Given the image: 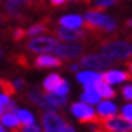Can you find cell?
Instances as JSON below:
<instances>
[{
  "label": "cell",
  "instance_id": "6da1fadb",
  "mask_svg": "<svg viewBox=\"0 0 132 132\" xmlns=\"http://www.w3.org/2000/svg\"><path fill=\"white\" fill-rule=\"evenodd\" d=\"M85 19V27L94 33L96 37L101 34H107V33H113L117 28V21L110 16L102 11H96V9H90L83 15Z\"/></svg>",
  "mask_w": 132,
  "mask_h": 132
},
{
  "label": "cell",
  "instance_id": "7a4b0ae2",
  "mask_svg": "<svg viewBox=\"0 0 132 132\" xmlns=\"http://www.w3.org/2000/svg\"><path fill=\"white\" fill-rule=\"evenodd\" d=\"M101 54L108 60L114 61H128L132 56V45L120 39H110L101 43Z\"/></svg>",
  "mask_w": 132,
  "mask_h": 132
},
{
  "label": "cell",
  "instance_id": "3957f363",
  "mask_svg": "<svg viewBox=\"0 0 132 132\" xmlns=\"http://www.w3.org/2000/svg\"><path fill=\"white\" fill-rule=\"evenodd\" d=\"M58 45H60V40L55 36H46L45 34V36H39V37H34V39H30L27 42V45H25V48L31 54L42 55V54L54 52Z\"/></svg>",
  "mask_w": 132,
  "mask_h": 132
},
{
  "label": "cell",
  "instance_id": "277c9868",
  "mask_svg": "<svg viewBox=\"0 0 132 132\" xmlns=\"http://www.w3.org/2000/svg\"><path fill=\"white\" fill-rule=\"evenodd\" d=\"M70 114L74 119H77L80 123H101L94 107L82 101H76L70 105Z\"/></svg>",
  "mask_w": 132,
  "mask_h": 132
},
{
  "label": "cell",
  "instance_id": "5b68a950",
  "mask_svg": "<svg viewBox=\"0 0 132 132\" xmlns=\"http://www.w3.org/2000/svg\"><path fill=\"white\" fill-rule=\"evenodd\" d=\"M113 61L108 60L107 56H104L102 54H88L83 55L80 58L79 65L86 68V70H94V71H102L113 67Z\"/></svg>",
  "mask_w": 132,
  "mask_h": 132
},
{
  "label": "cell",
  "instance_id": "8992f818",
  "mask_svg": "<svg viewBox=\"0 0 132 132\" xmlns=\"http://www.w3.org/2000/svg\"><path fill=\"white\" fill-rule=\"evenodd\" d=\"M85 46L79 43H60L54 51V55L61 61H74L85 55Z\"/></svg>",
  "mask_w": 132,
  "mask_h": 132
},
{
  "label": "cell",
  "instance_id": "52a82bcc",
  "mask_svg": "<svg viewBox=\"0 0 132 132\" xmlns=\"http://www.w3.org/2000/svg\"><path fill=\"white\" fill-rule=\"evenodd\" d=\"M68 125L60 113L54 111H45L42 114V131L43 132H62Z\"/></svg>",
  "mask_w": 132,
  "mask_h": 132
},
{
  "label": "cell",
  "instance_id": "ba28073f",
  "mask_svg": "<svg viewBox=\"0 0 132 132\" xmlns=\"http://www.w3.org/2000/svg\"><path fill=\"white\" fill-rule=\"evenodd\" d=\"M100 125L107 132H132V123L123 119L122 116H113L105 120H101Z\"/></svg>",
  "mask_w": 132,
  "mask_h": 132
},
{
  "label": "cell",
  "instance_id": "9c48e42d",
  "mask_svg": "<svg viewBox=\"0 0 132 132\" xmlns=\"http://www.w3.org/2000/svg\"><path fill=\"white\" fill-rule=\"evenodd\" d=\"M102 76L104 73L101 71H94V70H82V71H77L76 74V79L77 82L85 89H95V86L100 82H102Z\"/></svg>",
  "mask_w": 132,
  "mask_h": 132
},
{
  "label": "cell",
  "instance_id": "30bf717a",
  "mask_svg": "<svg viewBox=\"0 0 132 132\" xmlns=\"http://www.w3.org/2000/svg\"><path fill=\"white\" fill-rule=\"evenodd\" d=\"M55 37L58 40H62V42H67V43H76V42H80V40H85L88 37V33L83 28H80V30H71V28L58 27L55 30Z\"/></svg>",
  "mask_w": 132,
  "mask_h": 132
},
{
  "label": "cell",
  "instance_id": "8fae6325",
  "mask_svg": "<svg viewBox=\"0 0 132 132\" xmlns=\"http://www.w3.org/2000/svg\"><path fill=\"white\" fill-rule=\"evenodd\" d=\"M27 96H28V100H30L36 107L42 108V110H45V111H54V113H58V111L48 102L46 96H45V92H40V90L36 89V88H31V89H28V92H27Z\"/></svg>",
  "mask_w": 132,
  "mask_h": 132
},
{
  "label": "cell",
  "instance_id": "7c38bea8",
  "mask_svg": "<svg viewBox=\"0 0 132 132\" xmlns=\"http://www.w3.org/2000/svg\"><path fill=\"white\" fill-rule=\"evenodd\" d=\"M58 25L60 27H64V28L80 30L82 27H85V19L79 13H67V15H62L58 19Z\"/></svg>",
  "mask_w": 132,
  "mask_h": 132
},
{
  "label": "cell",
  "instance_id": "4fadbf2b",
  "mask_svg": "<svg viewBox=\"0 0 132 132\" xmlns=\"http://www.w3.org/2000/svg\"><path fill=\"white\" fill-rule=\"evenodd\" d=\"M33 64H34L36 68H55V67L62 65V61L52 54H42L34 58Z\"/></svg>",
  "mask_w": 132,
  "mask_h": 132
},
{
  "label": "cell",
  "instance_id": "5bb4252c",
  "mask_svg": "<svg viewBox=\"0 0 132 132\" xmlns=\"http://www.w3.org/2000/svg\"><path fill=\"white\" fill-rule=\"evenodd\" d=\"M131 76H129V73L125 71V70H107V71L104 73V76H102V80L108 83L110 86H113V85H120L123 83V82H128V80H131Z\"/></svg>",
  "mask_w": 132,
  "mask_h": 132
},
{
  "label": "cell",
  "instance_id": "9a60e30c",
  "mask_svg": "<svg viewBox=\"0 0 132 132\" xmlns=\"http://www.w3.org/2000/svg\"><path fill=\"white\" fill-rule=\"evenodd\" d=\"M117 105L114 104L113 101L110 100H104L100 104H96V116L100 117V120H105L108 117H113V116H117Z\"/></svg>",
  "mask_w": 132,
  "mask_h": 132
},
{
  "label": "cell",
  "instance_id": "2e32d148",
  "mask_svg": "<svg viewBox=\"0 0 132 132\" xmlns=\"http://www.w3.org/2000/svg\"><path fill=\"white\" fill-rule=\"evenodd\" d=\"M0 125L3 126L5 129H12V131H16L21 123H19V119L15 111H5L0 117Z\"/></svg>",
  "mask_w": 132,
  "mask_h": 132
},
{
  "label": "cell",
  "instance_id": "e0dca14e",
  "mask_svg": "<svg viewBox=\"0 0 132 132\" xmlns=\"http://www.w3.org/2000/svg\"><path fill=\"white\" fill-rule=\"evenodd\" d=\"M62 80H64V79L61 77V74H58V73H49L48 76L43 79L42 88H43L45 92H54V90L62 83Z\"/></svg>",
  "mask_w": 132,
  "mask_h": 132
},
{
  "label": "cell",
  "instance_id": "ac0fdd59",
  "mask_svg": "<svg viewBox=\"0 0 132 132\" xmlns=\"http://www.w3.org/2000/svg\"><path fill=\"white\" fill-rule=\"evenodd\" d=\"M49 30L48 21H42V22H36V24L30 25L27 30H25V36L30 37V39H34V37L39 36H45V33Z\"/></svg>",
  "mask_w": 132,
  "mask_h": 132
},
{
  "label": "cell",
  "instance_id": "d6986e66",
  "mask_svg": "<svg viewBox=\"0 0 132 132\" xmlns=\"http://www.w3.org/2000/svg\"><path fill=\"white\" fill-rule=\"evenodd\" d=\"M79 100L85 104H88V105H96V104H100L101 102V96L100 94L96 92V89H85L80 96H79Z\"/></svg>",
  "mask_w": 132,
  "mask_h": 132
},
{
  "label": "cell",
  "instance_id": "ffe728a7",
  "mask_svg": "<svg viewBox=\"0 0 132 132\" xmlns=\"http://www.w3.org/2000/svg\"><path fill=\"white\" fill-rule=\"evenodd\" d=\"M45 96H46L48 102L56 110V111H60V108H62V107L67 105V96L55 95V94H52V92H45Z\"/></svg>",
  "mask_w": 132,
  "mask_h": 132
},
{
  "label": "cell",
  "instance_id": "44dd1931",
  "mask_svg": "<svg viewBox=\"0 0 132 132\" xmlns=\"http://www.w3.org/2000/svg\"><path fill=\"white\" fill-rule=\"evenodd\" d=\"M15 113L18 116L21 125H34V123H36V116H34L33 111H30L28 108H18Z\"/></svg>",
  "mask_w": 132,
  "mask_h": 132
},
{
  "label": "cell",
  "instance_id": "7402d4cb",
  "mask_svg": "<svg viewBox=\"0 0 132 132\" xmlns=\"http://www.w3.org/2000/svg\"><path fill=\"white\" fill-rule=\"evenodd\" d=\"M5 12L11 18H21L22 16V5L7 0L6 3H5Z\"/></svg>",
  "mask_w": 132,
  "mask_h": 132
},
{
  "label": "cell",
  "instance_id": "603a6c76",
  "mask_svg": "<svg viewBox=\"0 0 132 132\" xmlns=\"http://www.w3.org/2000/svg\"><path fill=\"white\" fill-rule=\"evenodd\" d=\"M95 89H96V92L100 94V96H101L102 100H111V98L116 96V90H114L108 83H105L104 80L96 85Z\"/></svg>",
  "mask_w": 132,
  "mask_h": 132
},
{
  "label": "cell",
  "instance_id": "cb8c5ba5",
  "mask_svg": "<svg viewBox=\"0 0 132 132\" xmlns=\"http://www.w3.org/2000/svg\"><path fill=\"white\" fill-rule=\"evenodd\" d=\"M120 0H90L94 9L96 11H102V9H107V7H111L114 5H117Z\"/></svg>",
  "mask_w": 132,
  "mask_h": 132
},
{
  "label": "cell",
  "instance_id": "d4e9b609",
  "mask_svg": "<svg viewBox=\"0 0 132 132\" xmlns=\"http://www.w3.org/2000/svg\"><path fill=\"white\" fill-rule=\"evenodd\" d=\"M68 92H70V83L67 82L65 79L62 80V83L56 88V89L52 92V94H55V95H60V96H67L68 95Z\"/></svg>",
  "mask_w": 132,
  "mask_h": 132
},
{
  "label": "cell",
  "instance_id": "484cf974",
  "mask_svg": "<svg viewBox=\"0 0 132 132\" xmlns=\"http://www.w3.org/2000/svg\"><path fill=\"white\" fill-rule=\"evenodd\" d=\"M120 116L132 123V102H128L125 105H122V108H120Z\"/></svg>",
  "mask_w": 132,
  "mask_h": 132
},
{
  "label": "cell",
  "instance_id": "4316f807",
  "mask_svg": "<svg viewBox=\"0 0 132 132\" xmlns=\"http://www.w3.org/2000/svg\"><path fill=\"white\" fill-rule=\"evenodd\" d=\"M15 132H43V131L37 123H34V125H21Z\"/></svg>",
  "mask_w": 132,
  "mask_h": 132
},
{
  "label": "cell",
  "instance_id": "83f0119b",
  "mask_svg": "<svg viewBox=\"0 0 132 132\" xmlns=\"http://www.w3.org/2000/svg\"><path fill=\"white\" fill-rule=\"evenodd\" d=\"M12 40H15V42H19V40H22L25 37V30L24 28H19V27H16V28H13L12 30Z\"/></svg>",
  "mask_w": 132,
  "mask_h": 132
},
{
  "label": "cell",
  "instance_id": "f1b7e54d",
  "mask_svg": "<svg viewBox=\"0 0 132 132\" xmlns=\"http://www.w3.org/2000/svg\"><path fill=\"white\" fill-rule=\"evenodd\" d=\"M122 96L125 98L126 101L132 102V83L125 85V86L122 88Z\"/></svg>",
  "mask_w": 132,
  "mask_h": 132
},
{
  "label": "cell",
  "instance_id": "f546056e",
  "mask_svg": "<svg viewBox=\"0 0 132 132\" xmlns=\"http://www.w3.org/2000/svg\"><path fill=\"white\" fill-rule=\"evenodd\" d=\"M11 100H12L11 95H7V94H5V92H0V108H3V110H5Z\"/></svg>",
  "mask_w": 132,
  "mask_h": 132
},
{
  "label": "cell",
  "instance_id": "4dcf8cb0",
  "mask_svg": "<svg viewBox=\"0 0 132 132\" xmlns=\"http://www.w3.org/2000/svg\"><path fill=\"white\" fill-rule=\"evenodd\" d=\"M12 86H13V89H15V90H21L25 86V80L22 77L13 79V80H12Z\"/></svg>",
  "mask_w": 132,
  "mask_h": 132
},
{
  "label": "cell",
  "instance_id": "1f68e13d",
  "mask_svg": "<svg viewBox=\"0 0 132 132\" xmlns=\"http://www.w3.org/2000/svg\"><path fill=\"white\" fill-rule=\"evenodd\" d=\"M16 110H18V104H16V101H13V100H11L9 104L6 105V108H5V111H16Z\"/></svg>",
  "mask_w": 132,
  "mask_h": 132
},
{
  "label": "cell",
  "instance_id": "d6a6232c",
  "mask_svg": "<svg viewBox=\"0 0 132 132\" xmlns=\"http://www.w3.org/2000/svg\"><path fill=\"white\" fill-rule=\"evenodd\" d=\"M43 2H45V0H25V3H27L28 6H31V7H34V6H42Z\"/></svg>",
  "mask_w": 132,
  "mask_h": 132
},
{
  "label": "cell",
  "instance_id": "836d02e7",
  "mask_svg": "<svg viewBox=\"0 0 132 132\" xmlns=\"http://www.w3.org/2000/svg\"><path fill=\"white\" fill-rule=\"evenodd\" d=\"M49 2H51V5H52V6H62L67 0H49Z\"/></svg>",
  "mask_w": 132,
  "mask_h": 132
},
{
  "label": "cell",
  "instance_id": "e575fe53",
  "mask_svg": "<svg viewBox=\"0 0 132 132\" xmlns=\"http://www.w3.org/2000/svg\"><path fill=\"white\" fill-rule=\"evenodd\" d=\"M62 132H77V131H76V128H74L73 125H70V123H68V125L65 126V129H64Z\"/></svg>",
  "mask_w": 132,
  "mask_h": 132
},
{
  "label": "cell",
  "instance_id": "d590c367",
  "mask_svg": "<svg viewBox=\"0 0 132 132\" xmlns=\"http://www.w3.org/2000/svg\"><path fill=\"white\" fill-rule=\"evenodd\" d=\"M68 68H70V71H76V73H77L79 68H80V65H79V64H71Z\"/></svg>",
  "mask_w": 132,
  "mask_h": 132
},
{
  "label": "cell",
  "instance_id": "8d00e7d4",
  "mask_svg": "<svg viewBox=\"0 0 132 132\" xmlns=\"http://www.w3.org/2000/svg\"><path fill=\"white\" fill-rule=\"evenodd\" d=\"M126 67H128V73H129V76L132 77V61H128V62H126Z\"/></svg>",
  "mask_w": 132,
  "mask_h": 132
},
{
  "label": "cell",
  "instance_id": "74e56055",
  "mask_svg": "<svg viewBox=\"0 0 132 132\" xmlns=\"http://www.w3.org/2000/svg\"><path fill=\"white\" fill-rule=\"evenodd\" d=\"M126 27L132 28V19H128V21H126Z\"/></svg>",
  "mask_w": 132,
  "mask_h": 132
},
{
  "label": "cell",
  "instance_id": "f35d334b",
  "mask_svg": "<svg viewBox=\"0 0 132 132\" xmlns=\"http://www.w3.org/2000/svg\"><path fill=\"white\" fill-rule=\"evenodd\" d=\"M11 2H15V3H19V5L25 3V0H11Z\"/></svg>",
  "mask_w": 132,
  "mask_h": 132
},
{
  "label": "cell",
  "instance_id": "ab89813d",
  "mask_svg": "<svg viewBox=\"0 0 132 132\" xmlns=\"http://www.w3.org/2000/svg\"><path fill=\"white\" fill-rule=\"evenodd\" d=\"M0 132H9V131H7V129H5V128H3V126L0 125Z\"/></svg>",
  "mask_w": 132,
  "mask_h": 132
},
{
  "label": "cell",
  "instance_id": "60d3db41",
  "mask_svg": "<svg viewBox=\"0 0 132 132\" xmlns=\"http://www.w3.org/2000/svg\"><path fill=\"white\" fill-rule=\"evenodd\" d=\"M5 113V110H3V108H0V117H2V114Z\"/></svg>",
  "mask_w": 132,
  "mask_h": 132
},
{
  "label": "cell",
  "instance_id": "b9f144b4",
  "mask_svg": "<svg viewBox=\"0 0 132 132\" xmlns=\"http://www.w3.org/2000/svg\"><path fill=\"white\" fill-rule=\"evenodd\" d=\"M0 22H2V13H0Z\"/></svg>",
  "mask_w": 132,
  "mask_h": 132
},
{
  "label": "cell",
  "instance_id": "7bdbcfd3",
  "mask_svg": "<svg viewBox=\"0 0 132 132\" xmlns=\"http://www.w3.org/2000/svg\"><path fill=\"white\" fill-rule=\"evenodd\" d=\"M0 58H2V51H0Z\"/></svg>",
  "mask_w": 132,
  "mask_h": 132
},
{
  "label": "cell",
  "instance_id": "ee69618b",
  "mask_svg": "<svg viewBox=\"0 0 132 132\" xmlns=\"http://www.w3.org/2000/svg\"><path fill=\"white\" fill-rule=\"evenodd\" d=\"M70 2H77V0H70Z\"/></svg>",
  "mask_w": 132,
  "mask_h": 132
},
{
  "label": "cell",
  "instance_id": "f6af8a7d",
  "mask_svg": "<svg viewBox=\"0 0 132 132\" xmlns=\"http://www.w3.org/2000/svg\"><path fill=\"white\" fill-rule=\"evenodd\" d=\"M0 85H2V79H0Z\"/></svg>",
  "mask_w": 132,
  "mask_h": 132
}]
</instances>
